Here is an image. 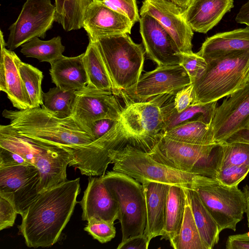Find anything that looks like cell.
I'll return each mask as SVG.
<instances>
[{
	"instance_id": "50",
	"label": "cell",
	"mask_w": 249,
	"mask_h": 249,
	"mask_svg": "<svg viewBox=\"0 0 249 249\" xmlns=\"http://www.w3.org/2000/svg\"></svg>"
},
{
	"instance_id": "27",
	"label": "cell",
	"mask_w": 249,
	"mask_h": 249,
	"mask_svg": "<svg viewBox=\"0 0 249 249\" xmlns=\"http://www.w3.org/2000/svg\"><path fill=\"white\" fill-rule=\"evenodd\" d=\"M84 53L83 62L88 79L87 86L112 92L117 96L108 71L94 41L89 40Z\"/></svg>"
},
{
	"instance_id": "49",
	"label": "cell",
	"mask_w": 249,
	"mask_h": 249,
	"mask_svg": "<svg viewBox=\"0 0 249 249\" xmlns=\"http://www.w3.org/2000/svg\"><path fill=\"white\" fill-rule=\"evenodd\" d=\"M176 4L184 10L189 4L191 0H167Z\"/></svg>"
},
{
	"instance_id": "41",
	"label": "cell",
	"mask_w": 249,
	"mask_h": 249,
	"mask_svg": "<svg viewBox=\"0 0 249 249\" xmlns=\"http://www.w3.org/2000/svg\"><path fill=\"white\" fill-rule=\"evenodd\" d=\"M18 214L13 205L0 196V230L12 227Z\"/></svg>"
},
{
	"instance_id": "9",
	"label": "cell",
	"mask_w": 249,
	"mask_h": 249,
	"mask_svg": "<svg viewBox=\"0 0 249 249\" xmlns=\"http://www.w3.org/2000/svg\"><path fill=\"white\" fill-rule=\"evenodd\" d=\"M101 178L119 207L121 242L142 235L146 225V200L142 185L134 178L113 170L108 171Z\"/></svg>"
},
{
	"instance_id": "22",
	"label": "cell",
	"mask_w": 249,
	"mask_h": 249,
	"mask_svg": "<svg viewBox=\"0 0 249 249\" xmlns=\"http://www.w3.org/2000/svg\"><path fill=\"white\" fill-rule=\"evenodd\" d=\"M233 0H191L183 11L194 32L206 34L216 26L234 7Z\"/></svg>"
},
{
	"instance_id": "48",
	"label": "cell",
	"mask_w": 249,
	"mask_h": 249,
	"mask_svg": "<svg viewBox=\"0 0 249 249\" xmlns=\"http://www.w3.org/2000/svg\"><path fill=\"white\" fill-rule=\"evenodd\" d=\"M243 192L245 194L247 201V209L246 213L247 216L248 225L249 228V186L248 185H246L243 187Z\"/></svg>"
},
{
	"instance_id": "17",
	"label": "cell",
	"mask_w": 249,
	"mask_h": 249,
	"mask_svg": "<svg viewBox=\"0 0 249 249\" xmlns=\"http://www.w3.org/2000/svg\"><path fill=\"white\" fill-rule=\"evenodd\" d=\"M140 33L145 53L158 66L179 65L181 52L168 32L154 18L140 16Z\"/></svg>"
},
{
	"instance_id": "32",
	"label": "cell",
	"mask_w": 249,
	"mask_h": 249,
	"mask_svg": "<svg viewBox=\"0 0 249 249\" xmlns=\"http://www.w3.org/2000/svg\"><path fill=\"white\" fill-rule=\"evenodd\" d=\"M170 245L175 249H206L200 238L188 197L179 233Z\"/></svg>"
},
{
	"instance_id": "25",
	"label": "cell",
	"mask_w": 249,
	"mask_h": 249,
	"mask_svg": "<svg viewBox=\"0 0 249 249\" xmlns=\"http://www.w3.org/2000/svg\"><path fill=\"white\" fill-rule=\"evenodd\" d=\"M186 188L170 185L165 213V225L160 239L170 243L178 235L184 215L187 199Z\"/></svg>"
},
{
	"instance_id": "28",
	"label": "cell",
	"mask_w": 249,
	"mask_h": 249,
	"mask_svg": "<svg viewBox=\"0 0 249 249\" xmlns=\"http://www.w3.org/2000/svg\"><path fill=\"white\" fill-rule=\"evenodd\" d=\"M174 97L168 102L166 106L163 133L182 124L198 119L203 120L208 124H211L217 107V101L205 104H191L180 112H178L175 108Z\"/></svg>"
},
{
	"instance_id": "45",
	"label": "cell",
	"mask_w": 249,
	"mask_h": 249,
	"mask_svg": "<svg viewBox=\"0 0 249 249\" xmlns=\"http://www.w3.org/2000/svg\"><path fill=\"white\" fill-rule=\"evenodd\" d=\"M149 247L144 234L129 238L118 245L117 249H147Z\"/></svg>"
},
{
	"instance_id": "16",
	"label": "cell",
	"mask_w": 249,
	"mask_h": 249,
	"mask_svg": "<svg viewBox=\"0 0 249 249\" xmlns=\"http://www.w3.org/2000/svg\"><path fill=\"white\" fill-rule=\"evenodd\" d=\"M183 11L167 0H144L139 14L155 18L171 35L181 52L192 53L194 31L187 23Z\"/></svg>"
},
{
	"instance_id": "29",
	"label": "cell",
	"mask_w": 249,
	"mask_h": 249,
	"mask_svg": "<svg viewBox=\"0 0 249 249\" xmlns=\"http://www.w3.org/2000/svg\"><path fill=\"white\" fill-rule=\"evenodd\" d=\"M162 134L171 140L190 144L208 145L215 143L211 124L201 119L182 124Z\"/></svg>"
},
{
	"instance_id": "5",
	"label": "cell",
	"mask_w": 249,
	"mask_h": 249,
	"mask_svg": "<svg viewBox=\"0 0 249 249\" xmlns=\"http://www.w3.org/2000/svg\"><path fill=\"white\" fill-rule=\"evenodd\" d=\"M207 63L205 71L192 83V104L217 101L249 82V50L231 53Z\"/></svg>"
},
{
	"instance_id": "40",
	"label": "cell",
	"mask_w": 249,
	"mask_h": 249,
	"mask_svg": "<svg viewBox=\"0 0 249 249\" xmlns=\"http://www.w3.org/2000/svg\"><path fill=\"white\" fill-rule=\"evenodd\" d=\"M113 8L124 14L133 24L139 22L140 15L136 0H103Z\"/></svg>"
},
{
	"instance_id": "12",
	"label": "cell",
	"mask_w": 249,
	"mask_h": 249,
	"mask_svg": "<svg viewBox=\"0 0 249 249\" xmlns=\"http://www.w3.org/2000/svg\"><path fill=\"white\" fill-rule=\"evenodd\" d=\"M191 84L189 76L180 65L158 66L141 75L134 86L121 91V95L129 101L144 102L162 94L175 95Z\"/></svg>"
},
{
	"instance_id": "8",
	"label": "cell",
	"mask_w": 249,
	"mask_h": 249,
	"mask_svg": "<svg viewBox=\"0 0 249 249\" xmlns=\"http://www.w3.org/2000/svg\"><path fill=\"white\" fill-rule=\"evenodd\" d=\"M93 41L107 67L117 95H121V91L131 88L139 80L145 50L128 34L103 37Z\"/></svg>"
},
{
	"instance_id": "42",
	"label": "cell",
	"mask_w": 249,
	"mask_h": 249,
	"mask_svg": "<svg viewBox=\"0 0 249 249\" xmlns=\"http://www.w3.org/2000/svg\"><path fill=\"white\" fill-rule=\"evenodd\" d=\"M193 99V85L191 84L180 90L175 95V109L178 112H180L192 104Z\"/></svg>"
},
{
	"instance_id": "47",
	"label": "cell",
	"mask_w": 249,
	"mask_h": 249,
	"mask_svg": "<svg viewBox=\"0 0 249 249\" xmlns=\"http://www.w3.org/2000/svg\"><path fill=\"white\" fill-rule=\"evenodd\" d=\"M64 0H55V5L56 8V21L59 23L63 11Z\"/></svg>"
},
{
	"instance_id": "36",
	"label": "cell",
	"mask_w": 249,
	"mask_h": 249,
	"mask_svg": "<svg viewBox=\"0 0 249 249\" xmlns=\"http://www.w3.org/2000/svg\"><path fill=\"white\" fill-rule=\"evenodd\" d=\"M84 231L101 243L111 241L116 235L114 222L99 219H92L88 221Z\"/></svg>"
},
{
	"instance_id": "1",
	"label": "cell",
	"mask_w": 249,
	"mask_h": 249,
	"mask_svg": "<svg viewBox=\"0 0 249 249\" xmlns=\"http://www.w3.org/2000/svg\"><path fill=\"white\" fill-rule=\"evenodd\" d=\"M79 182L78 178L50 188L29 205L18 226L27 247H50L58 241L78 203Z\"/></svg>"
},
{
	"instance_id": "7",
	"label": "cell",
	"mask_w": 249,
	"mask_h": 249,
	"mask_svg": "<svg viewBox=\"0 0 249 249\" xmlns=\"http://www.w3.org/2000/svg\"><path fill=\"white\" fill-rule=\"evenodd\" d=\"M148 153L157 161L171 167L215 178L223 148L221 142L190 144L171 140L162 134Z\"/></svg>"
},
{
	"instance_id": "23",
	"label": "cell",
	"mask_w": 249,
	"mask_h": 249,
	"mask_svg": "<svg viewBox=\"0 0 249 249\" xmlns=\"http://www.w3.org/2000/svg\"><path fill=\"white\" fill-rule=\"evenodd\" d=\"M249 50V28L216 34L206 38L196 53L206 62L228 53Z\"/></svg>"
},
{
	"instance_id": "3",
	"label": "cell",
	"mask_w": 249,
	"mask_h": 249,
	"mask_svg": "<svg viewBox=\"0 0 249 249\" xmlns=\"http://www.w3.org/2000/svg\"><path fill=\"white\" fill-rule=\"evenodd\" d=\"M0 147L17 154L37 168L39 193L67 180V167L72 157L65 147L23 136L10 124L0 125Z\"/></svg>"
},
{
	"instance_id": "44",
	"label": "cell",
	"mask_w": 249,
	"mask_h": 249,
	"mask_svg": "<svg viewBox=\"0 0 249 249\" xmlns=\"http://www.w3.org/2000/svg\"><path fill=\"white\" fill-rule=\"evenodd\" d=\"M227 249H249V231L228 237L226 243Z\"/></svg>"
},
{
	"instance_id": "26",
	"label": "cell",
	"mask_w": 249,
	"mask_h": 249,
	"mask_svg": "<svg viewBox=\"0 0 249 249\" xmlns=\"http://www.w3.org/2000/svg\"><path fill=\"white\" fill-rule=\"evenodd\" d=\"M195 221L201 240L206 249H212L219 241L218 225L202 203L197 192L186 189Z\"/></svg>"
},
{
	"instance_id": "34",
	"label": "cell",
	"mask_w": 249,
	"mask_h": 249,
	"mask_svg": "<svg viewBox=\"0 0 249 249\" xmlns=\"http://www.w3.org/2000/svg\"><path fill=\"white\" fill-rule=\"evenodd\" d=\"M17 64L29 95L31 108L39 107L43 104L41 83L43 78L42 72L30 64L23 62L18 56Z\"/></svg>"
},
{
	"instance_id": "11",
	"label": "cell",
	"mask_w": 249,
	"mask_h": 249,
	"mask_svg": "<svg viewBox=\"0 0 249 249\" xmlns=\"http://www.w3.org/2000/svg\"><path fill=\"white\" fill-rule=\"evenodd\" d=\"M56 18V8L51 0H26L9 28L8 49L13 51L36 37L45 38Z\"/></svg>"
},
{
	"instance_id": "43",
	"label": "cell",
	"mask_w": 249,
	"mask_h": 249,
	"mask_svg": "<svg viewBox=\"0 0 249 249\" xmlns=\"http://www.w3.org/2000/svg\"><path fill=\"white\" fill-rule=\"evenodd\" d=\"M18 165H30L22 157L0 147V168Z\"/></svg>"
},
{
	"instance_id": "14",
	"label": "cell",
	"mask_w": 249,
	"mask_h": 249,
	"mask_svg": "<svg viewBox=\"0 0 249 249\" xmlns=\"http://www.w3.org/2000/svg\"><path fill=\"white\" fill-rule=\"evenodd\" d=\"M227 97L216 107L211 123L215 142L249 130V82Z\"/></svg>"
},
{
	"instance_id": "13",
	"label": "cell",
	"mask_w": 249,
	"mask_h": 249,
	"mask_svg": "<svg viewBox=\"0 0 249 249\" xmlns=\"http://www.w3.org/2000/svg\"><path fill=\"white\" fill-rule=\"evenodd\" d=\"M40 174L32 165L0 168V196L8 200L21 216L39 195Z\"/></svg>"
},
{
	"instance_id": "18",
	"label": "cell",
	"mask_w": 249,
	"mask_h": 249,
	"mask_svg": "<svg viewBox=\"0 0 249 249\" xmlns=\"http://www.w3.org/2000/svg\"><path fill=\"white\" fill-rule=\"evenodd\" d=\"M134 24L123 13L103 0H95L88 7L83 28L89 40L114 35L130 34Z\"/></svg>"
},
{
	"instance_id": "24",
	"label": "cell",
	"mask_w": 249,
	"mask_h": 249,
	"mask_svg": "<svg viewBox=\"0 0 249 249\" xmlns=\"http://www.w3.org/2000/svg\"><path fill=\"white\" fill-rule=\"evenodd\" d=\"M84 54L72 57L64 56L51 64L50 74L56 87L65 90L76 91L88 85Z\"/></svg>"
},
{
	"instance_id": "33",
	"label": "cell",
	"mask_w": 249,
	"mask_h": 249,
	"mask_svg": "<svg viewBox=\"0 0 249 249\" xmlns=\"http://www.w3.org/2000/svg\"><path fill=\"white\" fill-rule=\"evenodd\" d=\"M221 143L223 154L220 167L231 165L249 167V138L237 134Z\"/></svg>"
},
{
	"instance_id": "37",
	"label": "cell",
	"mask_w": 249,
	"mask_h": 249,
	"mask_svg": "<svg viewBox=\"0 0 249 249\" xmlns=\"http://www.w3.org/2000/svg\"><path fill=\"white\" fill-rule=\"evenodd\" d=\"M249 172V167L231 165L220 167L216 172L215 179L228 186H238Z\"/></svg>"
},
{
	"instance_id": "35",
	"label": "cell",
	"mask_w": 249,
	"mask_h": 249,
	"mask_svg": "<svg viewBox=\"0 0 249 249\" xmlns=\"http://www.w3.org/2000/svg\"><path fill=\"white\" fill-rule=\"evenodd\" d=\"M95 0H64L61 18L59 23L66 32L83 28L85 13Z\"/></svg>"
},
{
	"instance_id": "4",
	"label": "cell",
	"mask_w": 249,
	"mask_h": 249,
	"mask_svg": "<svg viewBox=\"0 0 249 249\" xmlns=\"http://www.w3.org/2000/svg\"><path fill=\"white\" fill-rule=\"evenodd\" d=\"M174 96L162 94L144 102L125 100V106L112 127L123 143L149 153L163 133L166 106Z\"/></svg>"
},
{
	"instance_id": "31",
	"label": "cell",
	"mask_w": 249,
	"mask_h": 249,
	"mask_svg": "<svg viewBox=\"0 0 249 249\" xmlns=\"http://www.w3.org/2000/svg\"><path fill=\"white\" fill-rule=\"evenodd\" d=\"M75 90H65L59 87L42 92V107L59 118L71 117L75 101Z\"/></svg>"
},
{
	"instance_id": "15",
	"label": "cell",
	"mask_w": 249,
	"mask_h": 249,
	"mask_svg": "<svg viewBox=\"0 0 249 249\" xmlns=\"http://www.w3.org/2000/svg\"><path fill=\"white\" fill-rule=\"evenodd\" d=\"M75 94L71 117L81 127L99 119L118 120L124 109L112 92L87 86Z\"/></svg>"
},
{
	"instance_id": "10",
	"label": "cell",
	"mask_w": 249,
	"mask_h": 249,
	"mask_svg": "<svg viewBox=\"0 0 249 249\" xmlns=\"http://www.w3.org/2000/svg\"><path fill=\"white\" fill-rule=\"evenodd\" d=\"M218 225L236 231V225L246 212L247 201L243 191L238 186H228L216 179L201 175L194 189Z\"/></svg>"
},
{
	"instance_id": "2",
	"label": "cell",
	"mask_w": 249,
	"mask_h": 249,
	"mask_svg": "<svg viewBox=\"0 0 249 249\" xmlns=\"http://www.w3.org/2000/svg\"><path fill=\"white\" fill-rule=\"evenodd\" d=\"M3 117L20 135L46 144L77 148L94 140L71 117L59 118L43 107L4 109Z\"/></svg>"
},
{
	"instance_id": "30",
	"label": "cell",
	"mask_w": 249,
	"mask_h": 249,
	"mask_svg": "<svg viewBox=\"0 0 249 249\" xmlns=\"http://www.w3.org/2000/svg\"><path fill=\"white\" fill-rule=\"evenodd\" d=\"M21 47L20 52L26 57L35 58L39 62H46L50 64L63 57L65 49L60 36L48 40L36 37Z\"/></svg>"
},
{
	"instance_id": "21",
	"label": "cell",
	"mask_w": 249,
	"mask_h": 249,
	"mask_svg": "<svg viewBox=\"0 0 249 249\" xmlns=\"http://www.w3.org/2000/svg\"><path fill=\"white\" fill-rule=\"evenodd\" d=\"M142 185L146 206V225L143 234L148 244L161 236L165 225L166 203L170 185L168 184L146 180Z\"/></svg>"
},
{
	"instance_id": "20",
	"label": "cell",
	"mask_w": 249,
	"mask_h": 249,
	"mask_svg": "<svg viewBox=\"0 0 249 249\" xmlns=\"http://www.w3.org/2000/svg\"><path fill=\"white\" fill-rule=\"evenodd\" d=\"M0 90L6 93L13 107L18 110L31 108L30 99L17 64L18 55L5 48L1 30L0 34Z\"/></svg>"
},
{
	"instance_id": "38",
	"label": "cell",
	"mask_w": 249,
	"mask_h": 249,
	"mask_svg": "<svg viewBox=\"0 0 249 249\" xmlns=\"http://www.w3.org/2000/svg\"><path fill=\"white\" fill-rule=\"evenodd\" d=\"M179 65L185 70L193 83L205 71L207 63L196 53L181 52Z\"/></svg>"
},
{
	"instance_id": "19",
	"label": "cell",
	"mask_w": 249,
	"mask_h": 249,
	"mask_svg": "<svg viewBox=\"0 0 249 249\" xmlns=\"http://www.w3.org/2000/svg\"><path fill=\"white\" fill-rule=\"evenodd\" d=\"M78 203L82 209V219L84 221L99 219L114 222L118 219V204L101 177H89L88 186Z\"/></svg>"
},
{
	"instance_id": "6",
	"label": "cell",
	"mask_w": 249,
	"mask_h": 249,
	"mask_svg": "<svg viewBox=\"0 0 249 249\" xmlns=\"http://www.w3.org/2000/svg\"><path fill=\"white\" fill-rule=\"evenodd\" d=\"M108 158L113 171L125 174L141 183L149 180L194 190L201 177L160 163L148 152L129 144L109 150Z\"/></svg>"
},
{
	"instance_id": "46",
	"label": "cell",
	"mask_w": 249,
	"mask_h": 249,
	"mask_svg": "<svg viewBox=\"0 0 249 249\" xmlns=\"http://www.w3.org/2000/svg\"><path fill=\"white\" fill-rule=\"evenodd\" d=\"M235 20L237 23L245 24L249 28V0L241 7Z\"/></svg>"
},
{
	"instance_id": "39",
	"label": "cell",
	"mask_w": 249,
	"mask_h": 249,
	"mask_svg": "<svg viewBox=\"0 0 249 249\" xmlns=\"http://www.w3.org/2000/svg\"><path fill=\"white\" fill-rule=\"evenodd\" d=\"M117 120L102 119L85 124L81 128L88 133L94 141L107 133L115 125Z\"/></svg>"
}]
</instances>
